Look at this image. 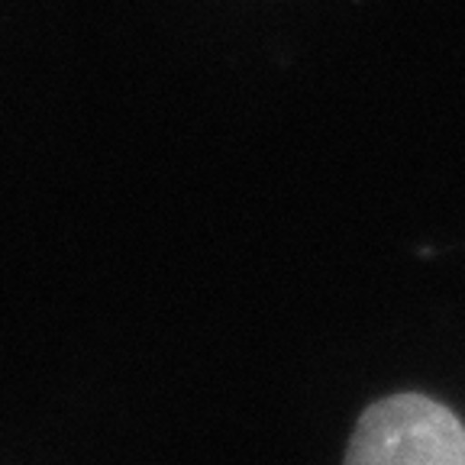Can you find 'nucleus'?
Instances as JSON below:
<instances>
[{"label":"nucleus","mask_w":465,"mask_h":465,"mask_svg":"<svg viewBox=\"0 0 465 465\" xmlns=\"http://www.w3.org/2000/svg\"><path fill=\"white\" fill-rule=\"evenodd\" d=\"M346 465H465V427L427 394H391L359 417Z\"/></svg>","instance_id":"1"}]
</instances>
